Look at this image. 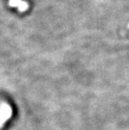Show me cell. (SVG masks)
<instances>
[{
	"label": "cell",
	"instance_id": "obj_1",
	"mask_svg": "<svg viewBox=\"0 0 129 130\" xmlns=\"http://www.w3.org/2000/svg\"><path fill=\"white\" fill-rule=\"evenodd\" d=\"M9 5L11 7L17 8L20 12H25L29 8L28 3L23 0H9Z\"/></svg>",
	"mask_w": 129,
	"mask_h": 130
}]
</instances>
